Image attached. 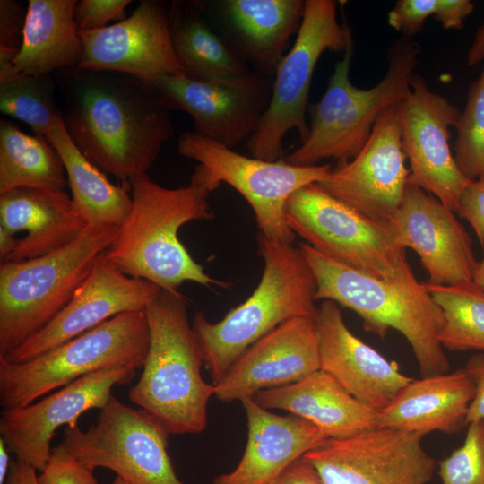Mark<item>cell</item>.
<instances>
[{
  "label": "cell",
  "mask_w": 484,
  "mask_h": 484,
  "mask_svg": "<svg viewBox=\"0 0 484 484\" xmlns=\"http://www.w3.org/2000/svg\"><path fill=\"white\" fill-rule=\"evenodd\" d=\"M56 73L68 135L101 171L123 184L147 174L174 134L171 109L147 82L112 71Z\"/></svg>",
  "instance_id": "cell-1"
},
{
  "label": "cell",
  "mask_w": 484,
  "mask_h": 484,
  "mask_svg": "<svg viewBox=\"0 0 484 484\" xmlns=\"http://www.w3.org/2000/svg\"><path fill=\"white\" fill-rule=\"evenodd\" d=\"M220 182L198 164L188 186L167 188L147 174L133 177L132 209L108 248V258L125 274L175 291L185 281L227 287L207 274L178 238L179 229L213 219L208 197Z\"/></svg>",
  "instance_id": "cell-2"
},
{
  "label": "cell",
  "mask_w": 484,
  "mask_h": 484,
  "mask_svg": "<svg viewBox=\"0 0 484 484\" xmlns=\"http://www.w3.org/2000/svg\"><path fill=\"white\" fill-rule=\"evenodd\" d=\"M298 247L315 277V300H332L351 309L366 331L382 339L390 329L399 332L411 345L421 377L449 372L439 341L443 312L409 263L395 279L385 281L341 264L306 242Z\"/></svg>",
  "instance_id": "cell-3"
},
{
  "label": "cell",
  "mask_w": 484,
  "mask_h": 484,
  "mask_svg": "<svg viewBox=\"0 0 484 484\" xmlns=\"http://www.w3.org/2000/svg\"><path fill=\"white\" fill-rule=\"evenodd\" d=\"M143 312L150 343L129 399L169 435L202 433L215 385L202 376L203 359L189 323L186 299L177 290H160Z\"/></svg>",
  "instance_id": "cell-4"
},
{
  "label": "cell",
  "mask_w": 484,
  "mask_h": 484,
  "mask_svg": "<svg viewBox=\"0 0 484 484\" xmlns=\"http://www.w3.org/2000/svg\"><path fill=\"white\" fill-rule=\"evenodd\" d=\"M264 268L253 293L221 320L210 322L198 311L192 327L212 384L253 343L298 316L315 317V277L299 247L258 238Z\"/></svg>",
  "instance_id": "cell-5"
},
{
  "label": "cell",
  "mask_w": 484,
  "mask_h": 484,
  "mask_svg": "<svg viewBox=\"0 0 484 484\" xmlns=\"http://www.w3.org/2000/svg\"><path fill=\"white\" fill-rule=\"evenodd\" d=\"M420 52L412 37L402 36L390 48L388 67L374 87L360 89L350 80L353 41L349 44L322 99L307 106L309 133L284 160L294 166H314L324 159L348 161L367 142L383 110L405 99Z\"/></svg>",
  "instance_id": "cell-6"
},
{
  "label": "cell",
  "mask_w": 484,
  "mask_h": 484,
  "mask_svg": "<svg viewBox=\"0 0 484 484\" xmlns=\"http://www.w3.org/2000/svg\"><path fill=\"white\" fill-rule=\"evenodd\" d=\"M117 226H87L73 242L45 255L0 264V358L42 330L69 303Z\"/></svg>",
  "instance_id": "cell-7"
},
{
  "label": "cell",
  "mask_w": 484,
  "mask_h": 484,
  "mask_svg": "<svg viewBox=\"0 0 484 484\" xmlns=\"http://www.w3.org/2000/svg\"><path fill=\"white\" fill-rule=\"evenodd\" d=\"M150 343L143 311L116 315L33 359H0L3 410L29 405L88 374L116 366L143 367Z\"/></svg>",
  "instance_id": "cell-8"
},
{
  "label": "cell",
  "mask_w": 484,
  "mask_h": 484,
  "mask_svg": "<svg viewBox=\"0 0 484 484\" xmlns=\"http://www.w3.org/2000/svg\"><path fill=\"white\" fill-rule=\"evenodd\" d=\"M337 5L333 0L305 1L295 41L277 67L268 108L246 142L252 157L283 159L282 141L291 129L298 132L300 143L307 137L306 111L315 65L324 51L344 53L353 41L350 28L338 21Z\"/></svg>",
  "instance_id": "cell-9"
},
{
  "label": "cell",
  "mask_w": 484,
  "mask_h": 484,
  "mask_svg": "<svg viewBox=\"0 0 484 484\" xmlns=\"http://www.w3.org/2000/svg\"><path fill=\"white\" fill-rule=\"evenodd\" d=\"M285 216L290 229L315 250L375 278L392 281L409 263L388 224L369 219L318 183L292 194Z\"/></svg>",
  "instance_id": "cell-10"
},
{
  "label": "cell",
  "mask_w": 484,
  "mask_h": 484,
  "mask_svg": "<svg viewBox=\"0 0 484 484\" xmlns=\"http://www.w3.org/2000/svg\"><path fill=\"white\" fill-rule=\"evenodd\" d=\"M62 443L82 462L114 471L128 484H184L168 453L167 430L143 410L112 396L86 430L65 428Z\"/></svg>",
  "instance_id": "cell-11"
},
{
  "label": "cell",
  "mask_w": 484,
  "mask_h": 484,
  "mask_svg": "<svg viewBox=\"0 0 484 484\" xmlns=\"http://www.w3.org/2000/svg\"><path fill=\"white\" fill-rule=\"evenodd\" d=\"M177 151L243 195L254 211L260 235L286 244L295 238L285 216L289 198L308 184L322 182L332 171L330 164L294 166L284 159L246 157L196 132L182 133Z\"/></svg>",
  "instance_id": "cell-12"
},
{
  "label": "cell",
  "mask_w": 484,
  "mask_h": 484,
  "mask_svg": "<svg viewBox=\"0 0 484 484\" xmlns=\"http://www.w3.org/2000/svg\"><path fill=\"white\" fill-rule=\"evenodd\" d=\"M423 436L376 426L328 438L303 457L325 484H428L436 463Z\"/></svg>",
  "instance_id": "cell-13"
},
{
  "label": "cell",
  "mask_w": 484,
  "mask_h": 484,
  "mask_svg": "<svg viewBox=\"0 0 484 484\" xmlns=\"http://www.w3.org/2000/svg\"><path fill=\"white\" fill-rule=\"evenodd\" d=\"M398 109L402 149L410 162L408 184L457 212L460 197L471 182L458 168L449 145V126H455L461 112L432 91L419 74L414 75Z\"/></svg>",
  "instance_id": "cell-14"
},
{
  "label": "cell",
  "mask_w": 484,
  "mask_h": 484,
  "mask_svg": "<svg viewBox=\"0 0 484 484\" xmlns=\"http://www.w3.org/2000/svg\"><path fill=\"white\" fill-rule=\"evenodd\" d=\"M171 110L187 113L194 132L229 149L247 142L270 103L272 83L263 75L229 82H203L164 75L147 82Z\"/></svg>",
  "instance_id": "cell-15"
},
{
  "label": "cell",
  "mask_w": 484,
  "mask_h": 484,
  "mask_svg": "<svg viewBox=\"0 0 484 484\" xmlns=\"http://www.w3.org/2000/svg\"><path fill=\"white\" fill-rule=\"evenodd\" d=\"M136 368L116 366L88 374L19 408L3 410L0 435L16 460L37 471L48 463L51 441L62 426L77 425L78 419L89 410L104 408L117 385L129 383Z\"/></svg>",
  "instance_id": "cell-16"
},
{
  "label": "cell",
  "mask_w": 484,
  "mask_h": 484,
  "mask_svg": "<svg viewBox=\"0 0 484 484\" xmlns=\"http://www.w3.org/2000/svg\"><path fill=\"white\" fill-rule=\"evenodd\" d=\"M398 104L381 112L371 134L350 160L338 161L318 184L369 219L389 224L408 186Z\"/></svg>",
  "instance_id": "cell-17"
},
{
  "label": "cell",
  "mask_w": 484,
  "mask_h": 484,
  "mask_svg": "<svg viewBox=\"0 0 484 484\" xmlns=\"http://www.w3.org/2000/svg\"><path fill=\"white\" fill-rule=\"evenodd\" d=\"M108 250L60 313L20 347L0 358L1 360L10 364L26 362L117 315L144 311L161 289L123 272L108 258Z\"/></svg>",
  "instance_id": "cell-18"
},
{
  "label": "cell",
  "mask_w": 484,
  "mask_h": 484,
  "mask_svg": "<svg viewBox=\"0 0 484 484\" xmlns=\"http://www.w3.org/2000/svg\"><path fill=\"white\" fill-rule=\"evenodd\" d=\"M83 54L78 67L126 73L145 82L184 75L171 41L169 9L142 0L133 13L114 24L79 31Z\"/></svg>",
  "instance_id": "cell-19"
},
{
  "label": "cell",
  "mask_w": 484,
  "mask_h": 484,
  "mask_svg": "<svg viewBox=\"0 0 484 484\" xmlns=\"http://www.w3.org/2000/svg\"><path fill=\"white\" fill-rule=\"evenodd\" d=\"M388 225L397 243L419 257L427 283L446 286L472 281L477 259L471 237L454 212L433 194L408 184Z\"/></svg>",
  "instance_id": "cell-20"
},
{
  "label": "cell",
  "mask_w": 484,
  "mask_h": 484,
  "mask_svg": "<svg viewBox=\"0 0 484 484\" xmlns=\"http://www.w3.org/2000/svg\"><path fill=\"white\" fill-rule=\"evenodd\" d=\"M320 369L314 317L291 318L249 346L215 385L222 402L301 380Z\"/></svg>",
  "instance_id": "cell-21"
},
{
  "label": "cell",
  "mask_w": 484,
  "mask_h": 484,
  "mask_svg": "<svg viewBox=\"0 0 484 484\" xmlns=\"http://www.w3.org/2000/svg\"><path fill=\"white\" fill-rule=\"evenodd\" d=\"M314 322L320 369L361 402L381 411L412 379L350 332L337 303L323 300Z\"/></svg>",
  "instance_id": "cell-22"
},
{
  "label": "cell",
  "mask_w": 484,
  "mask_h": 484,
  "mask_svg": "<svg viewBox=\"0 0 484 484\" xmlns=\"http://www.w3.org/2000/svg\"><path fill=\"white\" fill-rule=\"evenodd\" d=\"M210 17L247 63L264 77L275 75L290 37L298 33L303 0L189 1Z\"/></svg>",
  "instance_id": "cell-23"
},
{
  "label": "cell",
  "mask_w": 484,
  "mask_h": 484,
  "mask_svg": "<svg viewBox=\"0 0 484 484\" xmlns=\"http://www.w3.org/2000/svg\"><path fill=\"white\" fill-rule=\"evenodd\" d=\"M246 418V444L238 463L212 484H273L295 461L328 437L314 424L294 415H278L253 398L240 401Z\"/></svg>",
  "instance_id": "cell-24"
},
{
  "label": "cell",
  "mask_w": 484,
  "mask_h": 484,
  "mask_svg": "<svg viewBox=\"0 0 484 484\" xmlns=\"http://www.w3.org/2000/svg\"><path fill=\"white\" fill-rule=\"evenodd\" d=\"M65 191L19 187L0 194V228L16 238L4 262L39 257L75 240L87 228Z\"/></svg>",
  "instance_id": "cell-25"
},
{
  "label": "cell",
  "mask_w": 484,
  "mask_h": 484,
  "mask_svg": "<svg viewBox=\"0 0 484 484\" xmlns=\"http://www.w3.org/2000/svg\"><path fill=\"white\" fill-rule=\"evenodd\" d=\"M475 385L465 368L411 379L392 402L378 411L379 427L425 436L434 431L456 434L467 426Z\"/></svg>",
  "instance_id": "cell-26"
},
{
  "label": "cell",
  "mask_w": 484,
  "mask_h": 484,
  "mask_svg": "<svg viewBox=\"0 0 484 484\" xmlns=\"http://www.w3.org/2000/svg\"><path fill=\"white\" fill-rule=\"evenodd\" d=\"M253 399L267 410L285 411L307 420L328 438L351 436L378 424V411L321 369L298 382L261 391Z\"/></svg>",
  "instance_id": "cell-27"
},
{
  "label": "cell",
  "mask_w": 484,
  "mask_h": 484,
  "mask_svg": "<svg viewBox=\"0 0 484 484\" xmlns=\"http://www.w3.org/2000/svg\"><path fill=\"white\" fill-rule=\"evenodd\" d=\"M75 0H30L22 48L13 62L27 74L78 67L83 48L74 20Z\"/></svg>",
  "instance_id": "cell-28"
},
{
  "label": "cell",
  "mask_w": 484,
  "mask_h": 484,
  "mask_svg": "<svg viewBox=\"0 0 484 484\" xmlns=\"http://www.w3.org/2000/svg\"><path fill=\"white\" fill-rule=\"evenodd\" d=\"M175 55L187 77L229 82L248 75L246 62L189 2H174L169 10Z\"/></svg>",
  "instance_id": "cell-29"
},
{
  "label": "cell",
  "mask_w": 484,
  "mask_h": 484,
  "mask_svg": "<svg viewBox=\"0 0 484 484\" xmlns=\"http://www.w3.org/2000/svg\"><path fill=\"white\" fill-rule=\"evenodd\" d=\"M48 142L62 159L76 212L88 226L119 227L133 205L125 184H112L82 153L68 135L62 116L56 120Z\"/></svg>",
  "instance_id": "cell-30"
},
{
  "label": "cell",
  "mask_w": 484,
  "mask_h": 484,
  "mask_svg": "<svg viewBox=\"0 0 484 484\" xmlns=\"http://www.w3.org/2000/svg\"><path fill=\"white\" fill-rule=\"evenodd\" d=\"M65 169L57 151L44 137L0 121V194L19 187L65 191Z\"/></svg>",
  "instance_id": "cell-31"
},
{
  "label": "cell",
  "mask_w": 484,
  "mask_h": 484,
  "mask_svg": "<svg viewBox=\"0 0 484 484\" xmlns=\"http://www.w3.org/2000/svg\"><path fill=\"white\" fill-rule=\"evenodd\" d=\"M0 110L23 121L48 142L56 120L62 116L51 74H27L15 70L13 63H1Z\"/></svg>",
  "instance_id": "cell-32"
},
{
  "label": "cell",
  "mask_w": 484,
  "mask_h": 484,
  "mask_svg": "<svg viewBox=\"0 0 484 484\" xmlns=\"http://www.w3.org/2000/svg\"><path fill=\"white\" fill-rule=\"evenodd\" d=\"M425 285L443 312L439 341L444 350H484V292L472 281Z\"/></svg>",
  "instance_id": "cell-33"
},
{
  "label": "cell",
  "mask_w": 484,
  "mask_h": 484,
  "mask_svg": "<svg viewBox=\"0 0 484 484\" xmlns=\"http://www.w3.org/2000/svg\"><path fill=\"white\" fill-rule=\"evenodd\" d=\"M454 160L470 180H484V67L470 85L455 125Z\"/></svg>",
  "instance_id": "cell-34"
},
{
  "label": "cell",
  "mask_w": 484,
  "mask_h": 484,
  "mask_svg": "<svg viewBox=\"0 0 484 484\" xmlns=\"http://www.w3.org/2000/svg\"><path fill=\"white\" fill-rule=\"evenodd\" d=\"M470 0H398L388 13V23L402 36L412 37L434 15L445 30H461L473 12Z\"/></svg>",
  "instance_id": "cell-35"
},
{
  "label": "cell",
  "mask_w": 484,
  "mask_h": 484,
  "mask_svg": "<svg viewBox=\"0 0 484 484\" xmlns=\"http://www.w3.org/2000/svg\"><path fill=\"white\" fill-rule=\"evenodd\" d=\"M467 427L462 445L438 463L441 484H484V419Z\"/></svg>",
  "instance_id": "cell-36"
},
{
  "label": "cell",
  "mask_w": 484,
  "mask_h": 484,
  "mask_svg": "<svg viewBox=\"0 0 484 484\" xmlns=\"http://www.w3.org/2000/svg\"><path fill=\"white\" fill-rule=\"evenodd\" d=\"M94 470L78 460L61 442L38 475V484H99Z\"/></svg>",
  "instance_id": "cell-37"
},
{
  "label": "cell",
  "mask_w": 484,
  "mask_h": 484,
  "mask_svg": "<svg viewBox=\"0 0 484 484\" xmlns=\"http://www.w3.org/2000/svg\"><path fill=\"white\" fill-rule=\"evenodd\" d=\"M27 9L13 0L0 1V64L13 63L23 41Z\"/></svg>",
  "instance_id": "cell-38"
},
{
  "label": "cell",
  "mask_w": 484,
  "mask_h": 484,
  "mask_svg": "<svg viewBox=\"0 0 484 484\" xmlns=\"http://www.w3.org/2000/svg\"><path fill=\"white\" fill-rule=\"evenodd\" d=\"M131 0H81L74 8V20L79 31L104 28L110 21H122Z\"/></svg>",
  "instance_id": "cell-39"
},
{
  "label": "cell",
  "mask_w": 484,
  "mask_h": 484,
  "mask_svg": "<svg viewBox=\"0 0 484 484\" xmlns=\"http://www.w3.org/2000/svg\"><path fill=\"white\" fill-rule=\"evenodd\" d=\"M484 246V180L471 181L462 192L457 208Z\"/></svg>",
  "instance_id": "cell-40"
},
{
  "label": "cell",
  "mask_w": 484,
  "mask_h": 484,
  "mask_svg": "<svg viewBox=\"0 0 484 484\" xmlns=\"http://www.w3.org/2000/svg\"><path fill=\"white\" fill-rule=\"evenodd\" d=\"M464 368L475 385V393L467 416L468 426L473 421L484 419V354L478 353L471 356Z\"/></svg>",
  "instance_id": "cell-41"
},
{
  "label": "cell",
  "mask_w": 484,
  "mask_h": 484,
  "mask_svg": "<svg viewBox=\"0 0 484 484\" xmlns=\"http://www.w3.org/2000/svg\"><path fill=\"white\" fill-rule=\"evenodd\" d=\"M273 484H325L315 468L301 457L292 462Z\"/></svg>",
  "instance_id": "cell-42"
},
{
  "label": "cell",
  "mask_w": 484,
  "mask_h": 484,
  "mask_svg": "<svg viewBox=\"0 0 484 484\" xmlns=\"http://www.w3.org/2000/svg\"><path fill=\"white\" fill-rule=\"evenodd\" d=\"M4 484H38L37 471L18 460H13Z\"/></svg>",
  "instance_id": "cell-43"
},
{
  "label": "cell",
  "mask_w": 484,
  "mask_h": 484,
  "mask_svg": "<svg viewBox=\"0 0 484 484\" xmlns=\"http://www.w3.org/2000/svg\"><path fill=\"white\" fill-rule=\"evenodd\" d=\"M481 61H484V23L476 31L466 58L468 66H474Z\"/></svg>",
  "instance_id": "cell-44"
},
{
  "label": "cell",
  "mask_w": 484,
  "mask_h": 484,
  "mask_svg": "<svg viewBox=\"0 0 484 484\" xmlns=\"http://www.w3.org/2000/svg\"><path fill=\"white\" fill-rule=\"evenodd\" d=\"M10 454L7 444L0 437V484L4 483L13 462Z\"/></svg>",
  "instance_id": "cell-45"
},
{
  "label": "cell",
  "mask_w": 484,
  "mask_h": 484,
  "mask_svg": "<svg viewBox=\"0 0 484 484\" xmlns=\"http://www.w3.org/2000/svg\"><path fill=\"white\" fill-rule=\"evenodd\" d=\"M472 281L484 292V255L475 264Z\"/></svg>",
  "instance_id": "cell-46"
},
{
  "label": "cell",
  "mask_w": 484,
  "mask_h": 484,
  "mask_svg": "<svg viewBox=\"0 0 484 484\" xmlns=\"http://www.w3.org/2000/svg\"><path fill=\"white\" fill-rule=\"evenodd\" d=\"M112 484H128V483L125 481L122 478L117 476L115 480H113Z\"/></svg>",
  "instance_id": "cell-47"
}]
</instances>
